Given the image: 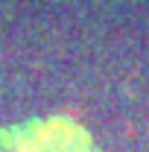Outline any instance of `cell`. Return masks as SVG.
Wrapping results in <instances>:
<instances>
[{"label":"cell","instance_id":"obj_1","mask_svg":"<svg viewBox=\"0 0 149 152\" xmlns=\"http://www.w3.org/2000/svg\"><path fill=\"white\" fill-rule=\"evenodd\" d=\"M0 152H99L93 137L67 117H38L6 126Z\"/></svg>","mask_w":149,"mask_h":152}]
</instances>
